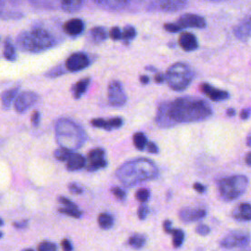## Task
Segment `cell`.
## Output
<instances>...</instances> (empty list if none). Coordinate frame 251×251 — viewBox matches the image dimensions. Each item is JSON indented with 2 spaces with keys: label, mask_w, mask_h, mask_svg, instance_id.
Segmentation results:
<instances>
[{
  "label": "cell",
  "mask_w": 251,
  "mask_h": 251,
  "mask_svg": "<svg viewBox=\"0 0 251 251\" xmlns=\"http://www.w3.org/2000/svg\"><path fill=\"white\" fill-rule=\"evenodd\" d=\"M90 34L93 40L101 42L107 38V31L102 26H95L90 30Z\"/></svg>",
  "instance_id": "484cf974"
},
{
  "label": "cell",
  "mask_w": 251,
  "mask_h": 251,
  "mask_svg": "<svg viewBox=\"0 0 251 251\" xmlns=\"http://www.w3.org/2000/svg\"><path fill=\"white\" fill-rule=\"evenodd\" d=\"M245 162H246L247 165L251 166V152H248V153H247V155H246V157H245Z\"/></svg>",
  "instance_id": "11a10c76"
},
{
  "label": "cell",
  "mask_w": 251,
  "mask_h": 251,
  "mask_svg": "<svg viewBox=\"0 0 251 251\" xmlns=\"http://www.w3.org/2000/svg\"><path fill=\"white\" fill-rule=\"evenodd\" d=\"M108 101L114 107H122L126 102V95L122 83L112 80L108 85Z\"/></svg>",
  "instance_id": "ba28073f"
},
{
  "label": "cell",
  "mask_w": 251,
  "mask_h": 251,
  "mask_svg": "<svg viewBox=\"0 0 251 251\" xmlns=\"http://www.w3.org/2000/svg\"><path fill=\"white\" fill-rule=\"evenodd\" d=\"M105 1L111 7H116L119 4H121V0H105Z\"/></svg>",
  "instance_id": "f5cc1de1"
},
{
  "label": "cell",
  "mask_w": 251,
  "mask_h": 251,
  "mask_svg": "<svg viewBox=\"0 0 251 251\" xmlns=\"http://www.w3.org/2000/svg\"><path fill=\"white\" fill-rule=\"evenodd\" d=\"M234 35L241 41H247L251 38V16L244 17L234 27Z\"/></svg>",
  "instance_id": "4fadbf2b"
},
{
  "label": "cell",
  "mask_w": 251,
  "mask_h": 251,
  "mask_svg": "<svg viewBox=\"0 0 251 251\" xmlns=\"http://www.w3.org/2000/svg\"><path fill=\"white\" fill-rule=\"evenodd\" d=\"M63 29L67 34L71 36H75L83 31L84 23L82 20L78 18H73L64 24Z\"/></svg>",
  "instance_id": "e0dca14e"
},
{
  "label": "cell",
  "mask_w": 251,
  "mask_h": 251,
  "mask_svg": "<svg viewBox=\"0 0 251 251\" xmlns=\"http://www.w3.org/2000/svg\"><path fill=\"white\" fill-rule=\"evenodd\" d=\"M90 61L86 54L82 52H75L68 57L65 66L69 72H78L88 67Z\"/></svg>",
  "instance_id": "9c48e42d"
},
{
  "label": "cell",
  "mask_w": 251,
  "mask_h": 251,
  "mask_svg": "<svg viewBox=\"0 0 251 251\" xmlns=\"http://www.w3.org/2000/svg\"><path fill=\"white\" fill-rule=\"evenodd\" d=\"M3 224H4V222H3V220L0 218V226H3Z\"/></svg>",
  "instance_id": "91938a15"
},
{
  "label": "cell",
  "mask_w": 251,
  "mask_h": 251,
  "mask_svg": "<svg viewBox=\"0 0 251 251\" xmlns=\"http://www.w3.org/2000/svg\"><path fill=\"white\" fill-rule=\"evenodd\" d=\"M232 217L238 221H251V204L241 203L232 212Z\"/></svg>",
  "instance_id": "ac0fdd59"
},
{
  "label": "cell",
  "mask_w": 251,
  "mask_h": 251,
  "mask_svg": "<svg viewBox=\"0 0 251 251\" xmlns=\"http://www.w3.org/2000/svg\"><path fill=\"white\" fill-rule=\"evenodd\" d=\"M59 212L62 214H65L67 216L73 217V218H80L81 217V211L78 210V208H72V207H65V208H59Z\"/></svg>",
  "instance_id": "4dcf8cb0"
},
{
  "label": "cell",
  "mask_w": 251,
  "mask_h": 251,
  "mask_svg": "<svg viewBox=\"0 0 251 251\" xmlns=\"http://www.w3.org/2000/svg\"><path fill=\"white\" fill-rule=\"evenodd\" d=\"M212 115L210 105L195 97H180L162 105L159 108L156 121L160 126H172L179 123L199 122Z\"/></svg>",
  "instance_id": "6da1fadb"
},
{
  "label": "cell",
  "mask_w": 251,
  "mask_h": 251,
  "mask_svg": "<svg viewBox=\"0 0 251 251\" xmlns=\"http://www.w3.org/2000/svg\"><path fill=\"white\" fill-rule=\"evenodd\" d=\"M186 3V0H159L161 8L165 11L174 12L180 10Z\"/></svg>",
  "instance_id": "44dd1931"
},
{
  "label": "cell",
  "mask_w": 251,
  "mask_h": 251,
  "mask_svg": "<svg viewBox=\"0 0 251 251\" xmlns=\"http://www.w3.org/2000/svg\"><path fill=\"white\" fill-rule=\"evenodd\" d=\"M13 226H14L15 227H17V228H20V229H21V228H25V227H26V226H27V221L25 220V221H22V222L14 223Z\"/></svg>",
  "instance_id": "681fc988"
},
{
  "label": "cell",
  "mask_w": 251,
  "mask_h": 251,
  "mask_svg": "<svg viewBox=\"0 0 251 251\" xmlns=\"http://www.w3.org/2000/svg\"><path fill=\"white\" fill-rule=\"evenodd\" d=\"M249 116H250V110H249V109H243V110L241 111V113H240V118H241L242 120L248 119Z\"/></svg>",
  "instance_id": "816d5d0a"
},
{
  "label": "cell",
  "mask_w": 251,
  "mask_h": 251,
  "mask_svg": "<svg viewBox=\"0 0 251 251\" xmlns=\"http://www.w3.org/2000/svg\"><path fill=\"white\" fill-rule=\"evenodd\" d=\"M176 24L181 27H197L203 28L206 26V21L203 17L195 14H184L177 20Z\"/></svg>",
  "instance_id": "8fae6325"
},
{
  "label": "cell",
  "mask_w": 251,
  "mask_h": 251,
  "mask_svg": "<svg viewBox=\"0 0 251 251\" xmlns=\"http://www.w3.org/2000/svg\"><path fill=\"white\" fill-rule=\"evenodd\" d=\"M246 143H247V145H248V146H251V135H249V136L247 137V139H246Z\"/></svg>",
  "instance_id": "6f0895ef"
},
{
  "label": "cell",
  "mask_w": 251,
  "mask_h": 251,
  "mask_svg": "<svg viewBox=\"0 0 251 251\" xmlns=\"http://www.w3.org/2000/svg\"><path fill=\"white\" fill-rule=\"evenodd\" d=\"M20 86H14L12 88H9L2 92L1 94V103L4 109H9L12 102L16 99L18 92H19Z\"/></svg>",
  "instance_id": "ffe728a7"
},
{
  "label": "cell",
  "mask_w": 251,
  "mask_h": 251,
  "mask_svg": "<svg viewBox=\"0 0 251 251\" xmlns=\"http://www.w3.org/2000/svg\"><path fill=\"white\" fill-rule=\"evenodd\" d=\"M135 35H136L135 28L131 25H126L122 31V38L126 40H131L135 37Z\"/></svg>",
  "instance_id": "1f68e13d"
},
{
  "label": "cell",
  "mask_w": 251,
  "mask_h": 251,
  "mask_svg": "<svg viewBox=\"0 0 251 251\" xmlns=\"http://www.w3.org/2000/svg\"><path fill=\"white\" fill-rule=\"evenodd\" d=\"M105 151L102 148H95L88 153V171H96L107 166V162L104 159Z\"/></svg>",
  "instance_id": "7c38bea8"
},
{
  "label": "cell",
  "mask_w": 251,
  "mask_h": 251,
  "mask_svg": "<svg viewBox=\"0 0 251 251\" xmlns=\"http://www.w3.org/2000/svg\"><path fill=\"white\" fill-rule=\"evenodd\" d=\"M163 228H164V230L167 232V233H171L172 232V230H173V228H172V223H171V221H165L164 222V224H163Z\"/></svg>",
  "instance_id": "7dc6e473"
},
{
  "label": "cell",
  "mask_w": 251,
  "mask_h": 251,
  "mask_svg": "<svg viewBox=\"0 0 251 251\" xmlns=\"http://www.w3.org/2000/svg\"><path fill=\"white\" fill-rule=\"evenodd\" d=\"M140 82H141L142 84L148 83V82H149V77H148L147 75H141V76H140Z\"/></svg>",
  "instance_id": "db71d44e"
},
{
  "label": "cell",
  "mask_w": 251,
  "mask_h": 251,
  "mask_svg": "<svg viewBox=\"0 0 251 251\" xmlns=\"http://www.w3.org/2000/svg\"><path fill=\"white\" fill-rule=\"evenodd\" d=\"M3 55L6 60L14 62L17 59V54H16V47L12 43L10 38H7L4 43V49H3Z\"/></svg>",
  "instance_id": "cb8c5ba5"
},
{
  "label": "cell",
  "mask_w": 251,
  "mask_h": 251,
  "mask_svg": "<svg viewBox=\"0 0 251 251\" xmlns=\"http://www.w3.org/2000/svg\"><path fill=\"white\" fill-rule=\"evenodd\" d=\"M93 1H94V2H97V3H99V2H101L102 0H93Z\"/></svg>",
  "instance_id": "6125c7cd"
},
{
  "label": "cell",
  "mask_w": 251,
  "mask_h": 251,
  "mask_svg": "<svg viewBox=\"0 0 251 251\" xmlns=\"http://www.w3.org/2000/svg\"><path fill=\"white\" fill-rule=\"evenodd\" d=\"M171 234L173 235V245L174 247L177 248V247H180L182 242H183V239H184V233L181 229H173Z\"/></svg>",
  "instance_id": "f1b7e54d"
},
{
  "label": "cell",
  "mask_w": 251,
  "mask_h": 251,
  "mask_svg": "<svg viewBox=\"0 0 251 251\" xmlns=\"http://www.w3.org/2000/svg\"><path fill=\"white\" fill-rule=\"evenodd\" d=\"M109 35H110V37H111L113 40L122 39V30H121L118 26H114V27H112V28L110 29Z\"/></svg>",
  "instance_id": "d590c367"
},
{
  "label": "cell",
  "mask_w": 251,
  "mask_h": 251,
  "mask_svg": "<svg viewBox=\"0 0 251 251\" xmlns=\"http://www.w3.org/2000/svg\"><path fill=\"white\" fill-rule=\"evenodd\" d=\"M178 44L184 51H193L198 48V41L195 35L188 31H183L178 37Z\"/></svg>",
  "instance_id": "2e32d148"
},
{
  "label": "cell",
  "mask_w": 251,
  "mask_h": 251,
  "mask_svg": "<svg viewBox=\"0 0 251 251\" xmlns=\"http://www.w3.org/2000/svg\"><path fill=\"white\" fill-rule=\"evenodd\" d=\"M2 235H3V233L0 231V237H2Z\"/></svg>",
  "instance_id": "be15d7a7"
},
{
  "label": "cell",
  "mask_w": 251,
  "mask_h": 251,
  "mask_svg": "<svg viewBox=\"0 0 251 251\" xmlns=\"http://www.w3.org/2000/svg\"><path fill=\"white\" fill-rule=\"evenodd\" d=\"M38 99V95L33 91H23L17 95L14 101L15 110L19 113L26 111Z\"/></svg>",
  "instance_id": "30bf717a"
},
{
  "label": "cell",
  "mask_w": 251,
  "mask_h": 251,
  "mask_svg": "<svg viewBox=\"0 0 251 251\" xmlns=\"http://www.w3.org/2000/svg\"><path fill=\"white\" fill-rule=\"evenodd\" d=\"M56 139L61 147L70 150L80 147L85 141V133L82 128L69 119H60L55 125Z\"/></svg>",
  "instance_id": "277c9868"
},
{
  "label": "cell",
  "mask_w": 251,
  "mask_h": 251,
  "mask_svg": "<svg viewBox=\"0 0 251 251\" xmlns=\"http://www.w3.org/2000/svg\"><path fill=\"white\" fill-rule=\"evenodd\" d=\"M24 251H33V250H32V249H30V248H29V249H25V250H24Z\"/></svg>",
  "instance_id": "94428289"
},
{
  "label": "cell",
  "mask_w": 251,
  "mask_h": 251,
  "mask_svg": "<svg viewBox=\"0 0 251 251\" xmlns=\"http://www.w3.org/2000/svg\"><path fill=\"white\" fill-rule=\"evenodd\" d=\"M98 224L101 228L108 229V228L112 227V226L114 224V219L111 215H109L107 213H102L98 216Z\"/></svg>",
  "instance_id": "d4e9b609"
},
{
  "label": "cell",
  "mask_w": 251,
  "mask_h": 251,
  "mask_svg": "<svg viewBox=\"0 0 251 251\" xmlns=\"http://www.w3.org/2000/svg\"><path fill=\"white\" fill-rule=\"evenodd\" d=\"M164 28L170 32H177L182 29L176 23H167L164 25Z\"/></svg>",
  "instance_id": "8d00e7d4"
},
{
  "label": "cell",
  "mask_w": 251,
  "mask_h": 251,
  "mask_svg": "<svg viewBox=\"0 0 251 251\" xmlns=\"http://www.w3.org/2000/svg\"><path fill=\"white\" fill-rule=\"evenodd\" d=\"M145 148L147 149V151H148L149 153L157 154V153L159 152V149H158L157 145H156L155 143H153V142H147V144H146V147H145Z\"/></svg>",
  "instance_id": "ee69618b"
},
{
  "label": "cell",
  "mask_w": 251,
  "mask_h": 251,
  "mask_svg": "<svg viewBox=\"0 0 251 251\" xmlns=\"http://www.w3.org/2000/svg\"><path fill=\"white\" fill-rule=\"evenodd\" d=\"M148 213H149L148 207H146L145 205L139 206L138 211H137V214H138V218H139L140 220H144V219L147 217Z\"/></svg>",
  "instance_id": "b9f144b4"
},
{
  "label": "cell",
  "mask_w": 251,
  "mask_h": 251,
  "mask_svg": "<svg viewBox=\"0 0 251 251\" xmlns=\"http://www.w3.org/2000/svg\"><path fill=\"white\" fill-rule=\"evenodd\" d=\"M85 166V158L78 153H72L67 160V169L69 171H77Z\"/></svg>",
  "instance_id": "d6986e66"
},
{
  "label": "cell",
  "mask_w": 251,
  "mask_h": 251,
  "mask_svg": "<svg viewBox=\"0 0 251 251\" xmlns=\"http://www.w3.org/2000/svg\"><path fill=\"white\" fill-rule=\"evenodd\" d=\"M147 138L143 132H136L133 135V144L138 150H144L147 144Z\"/></svg>",
  "instance_id": "83f0119b"
},
{
  "label": "cell",
  "mask_w": 251,
  "mask_h": 251,
  "mask_svg": "<svg viewBox=\"0 0 251 251\" xmlns=\"http://www.w3.org/2000/svg\"><path fill=\"white\" fill-rule=\"evenodd\" d=\"M145 236L142 235V234H139V233H135L133 235H131L129 238H128V243L130 246H132L133 248L135 249H139L141 248L144 244H145Z\"/></svg>",
  "instance_id": "4316f807"
},
{
  "label": "cell",
  "mask_w": 251,
  "mask_h": 251,
  "mask_svg": "<svg viewBox=\"0 0 251 251\" xmlns=\"http://www.w3.org/2000/svg\"><path fill=\"white\" fill-rule=\"evenodd\" d=\"M17 47L24 52L39 53L54 45L53 36L44 28L36 27L20 32L16 39Z\"/></svg>",
  "instance_id": "3957f363"
},
{
  "label": "cell",
  "mask_w": 251,
  "mask_h": 251,
  "mask_svg": "<svg viewBox=\"0 0 251 251\" xmlns=\"http://www.w3.org/2000/svg\"><path fill=\"white\" fill-rule=\"evenodd\" d=\"M38 251H57V246L53 242L42 241L38 245Z\"/></svg>",
  "instance_id": "e575fe53"
},
{
  "label": "cell",
  "mask_w": 251,
  "mask_h": 251,
  "mask_svg": "<svg viewBox=\"0 0 251 251\" xmlns=\"http://www.w3.org/2000/svg\"><path fill=\"white\" fill-rule=\"evenodd\" d=\"M250 242V234L244 230H234L227 233L222 240L221 246L224 248H234L243 247L248 245Z\"/></svg>",
  "instance_id": "52a82bcc"
},
{
  "label": "cell",
  "mask_w": 251,
  "mask_h": 251,
  "mask_svg": "<svg viewBox=\"0 0 251 251\" xmlns=\"http://www.w3.org/2000/svg\"><path fill=\"white\" fill-rule=\"evenodd\" d=\"M59 202L62 203L65 207H72V208H77V205L75 203H74L73 201H71L70 199H68L67 197L64 196H60L59 197Z\"/></svg>",
  "instance_id": "60d3db41"
},
{
  "label": "cell",
  "mask_w": 251,
  "mask_h": 251,
  "mask_svg": "<svg viewBox=\"0 0 251 251\" xmlns=\"http://www.w3.org/2000/svg\"><path fill=\"white\" fill-rule=\"evenodd\" d=\"M226 114H227V116H234V114H235V111H234V109H228L227 111H226Z\"/></svg>",
  "instance_id": "9f6ffc18"
},
{
  "label": "cell",
  "mask_w": 251,
  "mask_h": 251,
  "mask_svg": "<svg viewBox=\"0 0 251 251\" xmlns=\"http://www.w3.org/2000/svg\"><path fill=\"white\" fill-rule=\"evenodd\" d=\"M154 79H155V81L157 83H161V82H163L165 80V75H163L162 73H158V74L155 75Z\"/></svg>",
  "instance_id": "f907efd6"
},
{
  "label": "cell",
  "mask_w": 251,
  "mask_h": 251,
  "mask_svg": "<svg viewBox=\"0 0 251 251\" xmlns=\"http://www.w3.org/2000/svg\"><path fill=\"white\" fill-rule=\"evenodd\" d=\"M206 216V210L204 209H194V208H182L179 213V219L184 223L195 222L203 219Z\"/></svg>",
  "instance_id": "5bb4252c"
},
{
  "label": "cell",
  "mask_w": 251,
  "mask_h": 251,
  "mask_svg": "<svg viewBox=\"0 0 251 251\" xmlns=\"http://www.w3.org/2000/svg\"><path fill=\"white\" fill-rule=\"evenodd\" d=\"M200 89L204 94H206L213 101H222V100H226L229 97L228 92L215 88L208 83H202L200 85Z\"/></svg>",
  "instance_id": "9a60e30c"
},
{
  "label": "cell",
  "mask_w": 251,
  "mask_h": 251,
  "mask_svg": "<svg viewBox=\"0 0 251 251\" xmlns=\"http://www.w3.org/2000/svg\"><path fill=\"white\" fill-rule=\"evenodd\" d=\"M193 77V73L190 67L185 63H175L167 71L165 79L167 80L169 86L176 90H184L191 82Z\"/></svg>",
  "instance_id": "5b68a950"
},
{
  "label": "cell",
  "mask_w": 251,
  "mask_h": 251,
  "mask_svg": "<svg viewBox=\"0 0 251 251\" xmlns=\"http://www.w3.org/2000/svg\"><path fill=\"white\" fill-rule=\"evenodd\" d=\"M69 190L72 192V193H74V194H80V193H82V188L78 185V184H76V183H70L69 184Z\"/></svg>",
  "instance_id": "7bdbcfd3"
},
{
  "label": "cell",
  "mask_w": 251,
  "mask_h": 251,
  "mask_svg": "<svg viewBox=\"0 0 251 251\" xmlns=\"http://www.w3.org/2000/svg\"><path fill=\"white\" fill-rule=\"evenodd\" d=\"M123 125V119L116 117V118H112L107 120V126H108V130H111L112 128H118L120 126H122Z\"/></svg>",
  "instance_id": "836d02e7"
},
{
  "label": "cell",
  "mask_w": 251,
  "mask_h": 251,
  "mask_svg": "<svg viewBox=\"0 0 251 251\" xmlns=\"http://www.w3.org/2000/svg\"><path fill=\"white\" fill-rule=\"evenodd\" d=\"M83 0H61V6L63 11L70 14L77 12L80 9Z\"/></svg>",
  "instance_id": "603a6c76"
},
{
  "label": "cell",
  "mask_w": 251,
  "mask_h": 251,
  "mask_svg": "<svg viewBox=\"0 0 251 251\" xmlns=\"http://www.w3.org/2000/svg\"><path fill=\"white\" fill-rule=\"evenodd\" d=\"M39 121H40V114L38 111H34L33 114L31 115V123L34 126H37L39 125Z\"/></svg>",
  "instance_id": "f6af8a7d"
},
{
  "label": "cell",
  "mask_w": 251,
  "mask_h": 251,
  "mask_svg": "<svg viewBox=\"0 0 251 251\" xmlns=\"http://www.w3.org/2000/svg\"><path fill=\"white\" fill-rule=\"evenodd\" d=\"M89 82H90L89 77H83L73 86L72 91H73V95L75 99L80 98L82 96V94H84V92L86 91V89L89 85Z\"/></svg>",
  "instance_id": "7402d4cb"
},
{
  "label": "cell",
  "mask_w": 251,
  "mask_h": 251,
  "mask_svg": "<svg viewBox=\"0 0 251 251\" xmlns=\"http://www.w3.org/2000/svg\"><path fill=\"white\" fill-rule=\"evenodd\" d=\"M72 153H73L72 150L65 148V147H61V148H58L57 150H55L54 156L59 161H67Z\"/></svg>",
  "instance_id": "f546056e"
},
{
  "label": "cell",
  "mask_w": 251,
  "mask_h": 251,
  "mask_svg": "<svg viewBox=\"0 0 251 251\" xmlns=\"http://www.w3.org/2000/svg\"><path fill=\"white\" fill-rule=\"evenodd\" d=\"M150 192L147 188H139L135 193V198L140 202H145L148 200Z\"/></svg>",
  "instance_id": "d6a6232c"
},
{
  "label": "cell",
  "mask_w": 251,
  "mask_h": 251,
  "mask_svg": "<svg viewBox=\"0 0 251 251\" xmlns=\"http://www.w3.org/2000/svg\"><path fill=\"white\" fill-rule=\"evenodd\" d=\"M111 191L114 194V196L120 200H124L126 198V192L120 187H113Z\"/></svg>",
  "instance_id": "f35d334b"
},
{
  "label": "cell",
  "mask_w": 251,
  "mask_h": 251,
  "mask_svg": "<svg viewBox=\"0 0 251 251\" xmlns=\"http://www.w3.org/2000/svg\"><path fill=\"white\" fill-rule=\"evenodd\" d=\"M248 178L244 175H235L222 178L219 181V191L225 200H234L246 190Z\"/></svg>",
  "instance_id": "8992f818"
},
{
  "label": "cell",
  "mask_w": 251,
  "mask_h": 251,
  "mask_svg": "<svg viewBox=\"0 0 251 251\" xmlns=\"http://www.w3.org/2000/svg\"><path fill=\"white\" fill-rule=\"evenodd\" d=\"M159 171L155 163L146 158H136L124 163L116 172L119 180L126 186L154 179Z\"/></svg>",
  "instance_id": "7a4b0ae2"
},
{
  "label": "cell",
  "mask_w": 251,
  "mask_h": 251,
  "mask_svg": "<svg viewBox=\"0 0 251 251\" xmlns=\"http://www.w3.org/2000/svg\"><path fill=\"white\" fill-rule=\"evenodd\" d=\"M61 245H62V248H63L64 251H72V249H73L72 243H71L67 238H65V239L62 240Z\"/></svg>",
  "instance_id": "bcb514c9"
},
{
  "label": "cell",
  "mask_w": 251,
  "mask_h": 251,
  "mask_svg": "<svg viewBox=\"0 0 251 251\" xmlns=\"http://www.w3.org/2000/svg\"><path fill=\"white\" fill-rule=\"evenodd\" d=\"M91 125L95 127H101V128H104L107 130V120H104V119H93L91 120Z\"/></svg>",
  "instance_id": "74e56055"
},
{
  "label": "cell",
  "mask_w": 251,
  "mask_h": 251,
  "mask_svg": "<svg viewBox=\"0 0 251 251\" xmlns=\"http://www.w3.org/2000/svg\"><path fill=\"white\" fill-rule=\"evenodd\" d=\"M3 8H4V0H0V13L2 12Z\"/></svg>",
  "instance_id": "680465c9"
},
{
  "label": "cell",
  "mask_w": 251,
  "mask_h": 251,
  "mask_svg": "<svg viewBox=\"0 0 251 251\" xmlns=\"http://www.w3.org/2000/svg\"><path fill=\"white\" fill-rule=\"evenodd\" d=\"M195 230H196V232H197L198 234H200V235H207V234H209V232H210V227H209L208 226H206V225L200 224V225H198V226H196Z\"/></svg>",
  "instance_id": "ab89813d"
},
{
  "label": "cell",
  "mask_w": 251,
  "mask_h": 251,
  "mask_svg": "<svg viewBox=\"0 0 251 251\" xmlns=\"http://www.w3.org/2000/svg\"><path fill=\"white\" fill-rule=\"evenodd\" d=\"M193 188H194L197 192H199V193H203V192L206 190V187H205L203 184L198 183V182H195V183L193 184Z\"/></svg>",
  "instance_id": "c3c4849f"
}]
</instances>
